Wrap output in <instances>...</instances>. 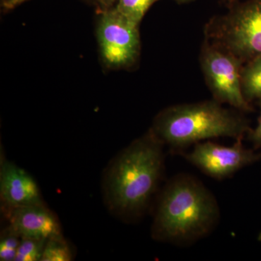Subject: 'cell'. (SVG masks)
Instances as JSON below:
<instances>
[{"label": "cell", "mask_w": 261, "mask_h": 261, "mask_svg": "<svg viewBox=\"0 0 261 261\" xmlns=\"http://www.w3.org/2000/svg\"><path fill=\"white\" fill-rule=\"evenodd\" d=\"M207 41L243 63L261 55V0H249L207 25ZM210 42V41H209Z\"/></svg>", "instance_id": "obj_4"}, {"label": "cell", "mask_w": 261, "mask_h": 261, "mask_svg": "<svg viewBox=\"0 0 261 261\" xmlns=\"http://www.w3.org/2000/svg\"><path fill=\"white\" fill-rule=\"evenodd\" d=\"M163 146L150 128L110 163L103 178L102 190L111 213L129 220L144 214L162 177Z\"/></svg>", "instance_id": "obj_1"}, {"label": "cell", "mask_w": 261, "mask_h": 261, "mask_svg": "<svg viewBox=\"0 0 261 261\" xmlns=\"http://www.w3.org/2000/svg\"><path fill=\"white\" fill-rule=\"evenodd\" d=\"M260 116L258 118L257 126L254 129H250L247 135L255 149H260L261 152V101H260Z\"/></svg>", "instance_id": "obj_15"}, {"label": "cell", "mask_w": 261, "mask_h": 261, "mask_svg": "<svg viewBox=\"0 0 261 261\" xmlns=\"http://www.w3.org/2000/svg\"><path fill=\"white\" fill-rule=\"evenodd\" d=\"M118 0H94L98 13L114 8Z\"/></svg>", "instance_id": "obj_16"}, {"label": "cell", "mask_w": 261, "mask_h": 261, "mask_svg": "<svg viewBox=\"0 0 261 261\" xmlns=\"http://www.w3.org/2000/svg\"><path fill=\"white\" fill-rule=\"evenodd\" d=\"M176 1L179 2V3H185V2L190 1V0H176Z\"/></svg>", "instance_id": "obj_18"}, {"label": "cell", "mask_w": 261, "mask_h": 261, "mask_svg": "<svg viewBox=\"0 0 261 261\" xmlns=\"http://www.w3.org/2000/svg\"><path fill=\"white\" fill-rule=\"evenodd\" d=\"M201 66L215 100L240 111H251L244 97L241 73L243 62L224 48L207 41L201 53Z\"/></svg>", "instance_id": "obj_6"}, {"label": "cell", "mask_w": 261, "mask_h": 261, "mask_svg": "<svg viewBox=\"0 0 261 261\" xmlns=\"http://www.w3.org/2000/svg\"><path fill=\"white\" fill-rule=\"evenodd\" d=\"M185 159L207 176L216 179L230 177L242 168L261 159V152L247 149L238 140L232 146L199 142Z\"/></svg>", "instance_id": "obj_7"}, {"label": "cell", "mask_w": 261, "mask_h": 261, "mask_svg": "<svg viewBox=\"0 0 261 261\" xmlns=\"http://www.w3.org/2000/svg\"><path fill=\"white\" fill-rule=\"evenodd\" d=\"M21 238L7 226L0 236V260L15 261Z\"/></svg>", "instance_id": "obj_14"}, {"label": "cell", "mask_w": 261, "mask_h": 261, "mask_svg": "<svg viewBox=\"0 0 261 261\" xmlns=\"http://www.w3.org/2000/svg\"><path fill=\"white\" fill-rule=\"evenodd\" d=\"M151 129L164 145L178 150L218 137L243 140L251 128L241 115L213 100L165 108Z\"/></svg>", "instance_id": "obj_3"}, {"label": "cell", "mask_w": 261, "mask_h": 261, "mask_svg": "<svg viewBox=\"0 0 261 261\" xmlns=\"http://www.w3.org/2000/svg\"><path fill=\"white\" fill-rule=\"evenodd\" d=\"M159 0H118L114 8L137 25H140L147 10Z\"/></svg>", "instance_id": "obj_12"}, {"label": "cell", "mask_w": 261, "mask_h": 261, "mask_svg": "<svg viewBox=\"0 0 261 261\" xmlns=\"http://www.w3.org/2000/svg\"><path fill=\"white\" fill-rule=\"evenodd\" d=\"M90 1L94 2V0H90Z\"/></svg>", "instance_id": "obj_19"}, {"label": "cell", "mask_w": 261, "mask_h": 261, "mask_svg": "<svg viewBox=\"0 0 261 261\" xmlns=\"http://www.w3.org/2000/svg\"><path fill=\"white\" fill-rule=\"evenodd\" d=\"M242 89L248 102L261 101V55L246 62L241 73Z\"/></svg>", "instance_id": "obj_10"}, {"label": "cell", "mask_w": 261, "mask_h": 261, "mask_svg": "<svg viewBox=\"0 0 261 261\" xmlns=\"http://www.w3.org/2000/svg\"><path fill=\"white\" fill-rule=\"evenodd\" d=\"M47 240L21 238L15 261H41Z\"/></svg>", "instance_id": "obj_13"}, {"label": "cell", "mask_w": 261, "mask_h": 261, "mask_svg": "<svg viewBox=\"0 0 261 261\" xmlns=\"http://www.w3.org/2000/svg\"><path fill=\"white\" fill-rule=\"evenodd\" d=\"M99 15L96 34L103 63L111 69L132 66L140 54L139 25L115 8Z\"/></svg>", "instance_id": "obj_5"}, {"label": "cell", "mask_w": 261, "mask_h": 261, "mask_svg": "<svg viewBox=\"0 0 261 261\" xmlns=\"http://www.w3.org/2000/svg\"><path fill=\"white\" fill-rule=\"evenodd\" d=\"M8 225L21 238L48 239L62 234L56 215L45 204L3 211Z\"/></svg>", "instance_id": "obj_9"}, {"label": "cell", "mask_w": 261, "mask_h": 261, "mask_svg": "<svg viewBox=\"0 0 261 261\" xmlns=\"http://www.w3.org/2000/svg\"><path fill=\"white\" fill-rule=\"evenodd\" d=\"M27 0H1V6L5 10L14 9Z\"/></svg>", "instance_id": "obj_17"}, {"label": "cell", "mask_w": 261, "mask_h": 261, "mask_svg": "<svg viewBox=\"0 0 261 261\" xmlns=\"http://www.w3.org/2000/svg\"><path fill=\"white\" fill-rule=\"evenodd\" d=\"M73 251L63 234L48 239L41 261H70Z\"/></svg>", "instance_id": "obj_11"}, {"label": "cell", "mask_w": 261, "mask_h": 261, "mask_svg": "<svg viewBox=\"0 0 261 261\" xmlns=\"http://www.w3.org/2000/svg\"><path fill=\"white\" fill-rule=\"evenodd\" d=\"M219 217L217 201L202 182L180 174L161 192L151 233L156 241L190 245L209 234Z\"/></svg>", "instance_id": "obj_2"}, {"label": "cell", "mask_w": 261, "mask_h": 261, "mask_svg": "<svg viewBox=\"0 0 261 261\" xmlns=\"http://www.w3.org/2000/svg\"><path fill=\"white\" fill-rule=\"evenodd\" d=\"M0 200L2 211L23 206L43 205L37 181L23 168L0 155Z\"/></svg>", "instance_id": "obj_8"}]
</instances>
